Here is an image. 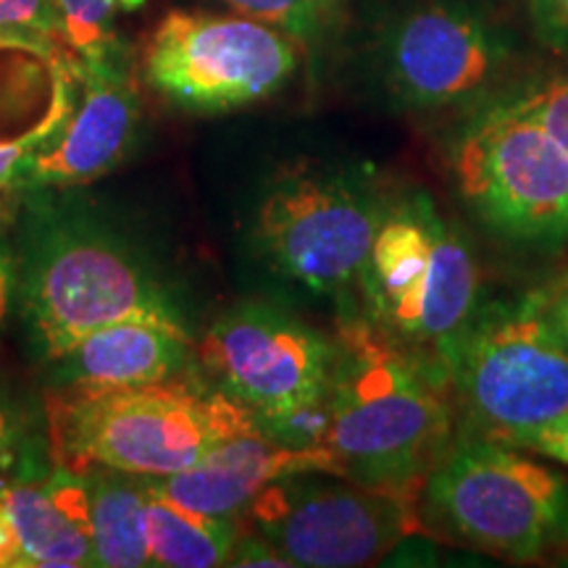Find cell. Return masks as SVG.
Instances as JSON below:
<instances>
[{
	"instance_id": "11",
	"label": "cell",
	"mask_w": 568,
	"mask_h": 568,
	"mask_svg": "<svg viewBox=\"0 0 568 568\" xmlns=\"http://www.w3.org/2000/svg\"><path fill=\"white\" fill-rule=\"evenodd\" d=\"M297 42L274 27L219 13L169 11L145 45V77L159 95L195 113L266 101L297 71Z\"/></svg>"
},
{
	"instance_id": "28",
	"label": "cell",
	"mask_w": 568,
	"mask_h": 568,
	"mask_svg": "<svg viewBox=\"0 0 568 568\" xmlns=\"http://www.w3.org/2000/svg\"><path fill=\"white\" fill-rule=\"evenodd\" d=\"M545 305H548L552 326H556V332L568 345V276L564 282H558L550 293H545Z\"/></svg>"
},
{
	"instance_id": "4",
	"label": "cell",
	"mask_w": 568,
	"mask_h": 568,
	"mask_svg": "<svg viewBox=\"0 0 568 568\" xmlns=\"http://www.w3.org/2000/svg\"><path fill=\"white\" fill-rule=\"evenodd\" d=\"M424 529L495 558H548L568 548V479L518 447L460 432L418 493Z\"/></svg>"
},
{
	"instance_id": "24",
	"label": "cell",
	"mask_w": 568,
	"mask_h": 568,
	"mask_svg": "<svg viewBox=\"0 0 568 568\" xmlns=\"http://www.w3.org/2000/svg\"><path fill=\"white\" fill-rule=\"evenodd\" d=\"M226 566H287V560H284L258 531L243 529V535H240L237 545H234L230 564Z\"/></svg>"
},
{
	"instance_id": "6",
	"label": "cell",
	"mask_w": 568,
	"mask_h": 568,
	"mask_svg": "<svg viewBox=\"0 0 568 568\" xmlns=\"http://www.w3.org/2000/svg\"><path fill=\"white\" fill-rule=\"evenodd\" d=\"M195 361L211 385L251 410L276 443L318 445L337 343L276 305L243 303L205 329Z\"/></svg>"
},
{
	"instance_id": "7",
	"label": "cell",
	"mask_w": 568,
	"mask_h": 568,
	"mask_svg": "<svg viewBox=\"0 0 568 568\" xmlns=\"http://www.w3.org/2000/svg\"><path fill=\"white\" fill-rule=\"evenodd\" d=\"M21 282L27 322L51 361L90 332L132 318L190 332L161 282L122 243L90 224L51 226L34 245Z\"/></svg>"
},
{
	"instance_id": "8",
	"label": "cell",
	"mask_w": 568,
	"mask_h": 568,
	"mask_svg": "<svg viewBox=\"0 0 568 568\" xmlns=\"http://www.w3.org/2000/svg\"><path fill=\"white\" fill-rule=\"evenodd\" d=\"M389 205L364 176L301 161L266 182L253 240L266 264L314 295L358 290L368 247Z\"/></svg>"
},
{
	"instance_id": "25",
	"label": "cell",
	"mask_w": 568,
	"mask_h": 568,
	"mask_svg": "<svg viewBox=\"0 0 568 568\" xmlns=\"http://www.w3.org/2000/svg\"><path fill=\"white\" fill-rule=\"evenodd\" d=\"M524 450L539 453V456L558 460V464L568 466V416L560 418L548 429H542L539 435H535L524 445Z\"/></svg>"
},
{
	"instance_id": "27",
	"label": "cell",
	"mask_w": 568,
	"mask_h": 568,
	"mask_svg": "<svg viewBox=\"0 0 568 568\" xmlns=\"http://www.w3.org/2000/svg\"><path fill=\"white\" fill-rule=\"evenodd\" d=\"M19 272H17V258H13L11 247L0 243V326L6 324V318L11 314L13 295H17Z\"/></svg>"
},
{
	"instance_id": "3",
	"label": "cell",
	"mask_w": 568,
	"mask_h": 568,
	"mask_svg": "<svg viewBox=\"0 0 568 568\" xmlns=\"http://www.w3.org/2000/svg\"><path fill=\"white\" fill-rule=\"evenodd\" d=\"M358 295L368 322L450 382L479 314L477 255L458 226L416 193L389 205L368 247Z\"/></svg>"
},
{
	"instance_id": "5",
	"label": "cell",
	"mask_w": 568,
	"mask_h": 568,
	"mask_svg": "<svg viewBox=\"0 0 568 568\" xmlns=\"http://www.w3.org/2000/svg\"><path fill=\"white\" fill-rule=\"evenodd\" d=\"M466 432L518 447L568 416V345L545 293L479 308L450 372Z\"/></svg>"
},
{
	"instance_id": "30",
	"label": "cell",
	"mask_w": 568,
	"mask_h": 568,
	"mask_svg": "<svg viewBox=\"0 0 568 568\" xmlns=\"http://www.w3.org/2000/svg\"><path fill=\"white\" fill-rule=\"evenodd\" d=\"M30 153L21 151H0V190H13L19 187L21 169H24V161Z\"/></svg>"
},
{
	"instance_id": "13",
	"label": "cell",
	"mask_w": 568,
	"mask_h": 568,
	"mask_svg": "<svg viewBox=\"0 0 568 568\" xmlns=\"http://www.w3.org/2000/svg\"><path fill=\"white\" fill-rule=\"evenodd\" d=\"M80 69L84 88L80 105L32 148L19 187H82L113 172L138 140L140 92L122 45L103 59L80 63Z\"/></svg>"
},
{
	"instance_id": "20",
	"label": "cell",
	"mask_w": 568,
	"mask_h": 568,
	"mask_svg": "<svg viewBox=\"0 0 568 568\" xmlns=\"http://www.w3.org/2000/svg\"><path fill=\"white\" fill-rule=\"evenodd\" d=\"M240 17L274 27L295 42L322 40L343 17L345 0H224Z\"/></svg>"
},
{
	"instance_id": "10",
	"label": "cell",
	"mask_w": 568,
	"mask_h": 568,
	"mask_svg": "<svg viewBox=\"0 0 568 568\" xmlns=\"http://www.w3.org/2000/svg\"><path fill=\"white\" fill-rule=\"evenodd\" d=\"M243 516L287 566L353 568L424 529L418 500L329 471H295L255 495Z\"/></svg>"
},
{
	"instance_id": "19",
	"label": "cell",
	"mask_w": 568,
	"mask_h": 568,
	"mask_svg": "<svg viewBox=\"0 0 568 568\" xmlns=\"http://www.w3.org/2000/svg\"><path fill=\"white\" fill-rule=\"evenodd\" d=\"M132 0H53L55 38L80 59L98 61L119 45L116 21Z\"/></svg>"
},
{
	"instance_id": "14",
	"label": "cell",
	"mask_w": 568,
	"mask_h": 568,
	"mask_svg": "<svg viewBox=\"0 0 568 568\" xmlns=\"http://www.w3.org/2000/svg\"><path fill=\"white\" fill-rule=\"evenodd\" d=\"M295 471L335 474V468L318 447L284 445L264 429H253L224 439L195 466L172 477L148 479V485L195 514L240 518L261 489Z\"/></svg>"
},
{
	"instance_id": "26",
	"label": "cell",
	"mask_w": 568,
	"mask_h": 568,
	"mask_svg": "<svg viewBox=\"0 0 568 568\" xmlns=\"http://www.w3.org/2000/svg\"><path fill=\"white\" fill-rule=\"evenodd\" d=\"M19 460H21V429L9 406L0 400V477L13 471Z\"/></svg>"
},
{
	"instance_id": "17",
	"label": "cell",
	"mask_w": 568,
	"mask_h": 568,
	"mask_svg": "<svg viewBox=\"0 0 568 568\" xmlns=\"http://www.w3.org/2000/svg\"><path fill=\"white\" fill-rule=\"evenodd\" d=\"M82 474L88 481L92 566H151L145 479L111 468H88Z\"/></svg>"
},
{
	"instance_id": "29",
	"label": "cell",
	"mask_w": 568,
	"mask_h": 568,
	"mask_svg": "<svg viewBox=\"0 0 568 568\" xmlns=\"http://www.w3.org/2000/svg\"><path fill=\"white\" fill-rule=\"evenodd\" d=\"M0 568H19V545L13 537L3 497H0Z\"/></svg>"
},
{
	"instance_id": "2",
	"label": "cell",
	"mask_w": 568,
	"mask_h": 568,
	"mask_svg": "<svg viewBox=\"0 0 568 568\" xmlns=\"http://www.w3.org/2000/svg\"><path fill=\"white\" fill-rule=\"evenodd\" d=\"M48 422L61 466L145 479L172 477L224 439L264 429L234 397L184 376L142 387H63L48 400Z\"/></svg>"
},
{
	"instance_id": "22",
	"label": "cell",
	"mask_w": 568,
	"mask_h": 568,
	"mask_svg": "<svg viewBox=\"0 0 568 568\" xmlns=\"http://www.w3.org/2000/svg\"><path fill=\"white\" fill-rule=\"evenodd\" d=\"M516 101L524 111H529L568 153V77H558V80L539 84L537 90L524 92Z\"/></svg>"
},
{
	"instance_id": "16",
	"label": "cell",
	"mask_w": 568,
	"mask_h": 568,
	"mask_svg": "<svg viewBox=\"0 0 568 568\" xmlns=\"http://www.w3.org/2000/svg\"><path fill=\"white\" fill-rule=\"evenodd\" d=\"M193 358L190 332L132 318L90 332L59 364L67 387H142L176 379Z\"/></svg>"
},
{
	"instance_id": "18",
	"label": "cell",
	"mask_w": 568,
	"mask_h": 568,
	"mask_svg": "<svg viewBox=\"0 0 568 568\" xmlns=\"http://www.w3.org/2000/svg\"><path fill=\"white\" fill-rule=\"evenodd\" d=\"M145 479V477H142ZM148 489V556L159 568L226 566L243 535L240 518H219L169 500L145 479Z\"/></svg>"
},
{
	"instance_id": "9",
	"label": "cell",
	"mask_w": 568,
	"mask_h": 568,
	"mask_svg": "<svg viewBox=\"0 0 568 568\" xmlns=\"http://www.w3.org/2000/svg\"><path fill=\"white\" fill-rule=\"evenodd\" d=\"M450 163L466 205L493 232L539 245L568 237V153L516 98L474 119Z\"/></svg>"
},
{
	"instance_id": "21",
	"label": "cell",
	"mask_w": 568,
	"mask_h": 568,
	"mask_svg": "<svg viewBox=\"0 0 568 568\" xmlns=\"http://www.w3.org/2000/svg\"><path fill=\"white\" fill-rule=\"evenodd\" d=\"M55 38L53 0H0V40Z\"/></svg>"
},
{
	"instance_id": "31",
	"label": "cell",
	"mask_w": 568,
	"mask_h": 568,
	"mask_svg": "<svg viewBox=\"0 0 568 568\" xmlns=\"http://www.w3.org/2000/svg\"><path fill=\"white\" fill-rule=\"evenodd\" d=\"M6 216V197H3V190H0V219Z\"/></svg>"
},
{
	"instance_id": "23",
	"label": "cell",
	"mask_w": 568,
	"mask_h": 568,
	"mask_svg": "<svg viewBox=\"0 0 568 568\" xmlns=\"http://www.w3.org/2000/svg\"><path fill=\"white\" fill-rule=\"evenodd\" d=\"M531 27L542 45L568 51V0H527Z\"/></svg>"
},
{
	"instance_id": "15",
	"label": "cell",
	"mask_w": 568,
	"mask_h": 568,
	"mask_svg": "<svg viewBox=\"0 0 568 568\" xmlns=\"http://www.w3.org/2000/svg\"><path fill=\"white\" fill-rule=\"evenodd\" d=\"M0 497L17 537L21 568L92 566L82 471L59 464L42 481H0Z\"/></svg>"
},
{
	"instance_id": "1",
	"label": "cell",
	"mask_w": 568,
	"mask_h": 568,
	"mask_svg": "<svg viewBox=\"0 0 568 568\" xmlns=\"http://www.w3.org/2000/svg\"><path fill=\"white\" fill-rule=\"evenodd\" d=\"M453 437L450 382L368 318H345L316 445L335 474L418 500Z\"/></svg>"
},
{
	"instance_id": "12",
	"label": "cell",
	"mask_w": 568,
	"mask_h": 568,
	"mask_svg": "<svg viewBox=\"0 0 568 568\" xmlns=\"http://www.w3.org/2000/svg\"><path fill=\"white\" fill-rule=\"evenodd\" d=\"M510 48L503 32L464 0H426L397 17L382 45L393 95L435 111L477 98L503 74Z\"/></svg>"
}]
</instances>
